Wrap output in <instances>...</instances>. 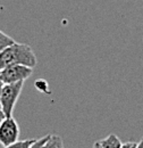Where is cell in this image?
<instances>
[{"label":"cell","instance_id":"1","mask_svg":"<svg viewBox=\"0 0 143 148\" xmlns=\"http://www.w3.org/2000/svg\"><path fill=\"white\" fill-rule=\"evenodd\" d=\"M9 65H24L34 69L36 56L33 49L26 43H13L0 53V70Z\"/></svg>","mask_w":143,"mask_h":148},{"label":"cell","instance_id":"2","mask_svg":"<svg viewBox=\"0 0 143 148\" xmlns=\"http://www.w3.org/2000/svg\"><path fill=\"white\" fill-rule=\"evenodd\" d=\"M24 82L3 84L0 95V107L6 116H13V112L17 103L18 97L22 92Z\"/></svg>","mask_w":143,"mask_h":148},{"label":"cell","instance_id":"3","mask_svg":"<svg viewBox=\"0 0 143 148\" xmlns=\"http://www.w3.org/2000/svg\"><path fill=\"white\" fill-rule=\"evenodd\" d=\"M33 73V69L24 65H9L0 70V80L3 84L24 82Z\"/></svg>","mask_w":143,"mask_h":148},{"label":"cell","instance_id":"4","mask_svg":"<svg viewBox=\"0 0 143 148\" xmlns=\"http://www.w3.org/2000/svg\"><path fill=\"white\" fill-rule=\"evenodd\" d=\"M19 127L13 116H6L0 124V144L7 147L18 141Z\"/></svg>","mask_w":143,"mask_h":148},{"label":"cell","instance_id":"5","mask_svg":"<svg viewBox=\"0 0 143 148\" xmlns=\"http://www.w3.org/2000/svg\"><path fill=\"white\" fill-rule=\"evenodd\" d=\"M99 141H100L101 146L104 148H121L122 144H123V143L119 140V138H118L116 134H114V133L109 134L105 139H101V140H99Z\"/></svg>","mask_w":143,"mask_h":148},{"label":"cell","instance_id":"6","mask_svg":"<svg viewBox=\"0 0 143 148\" xmlns=\"http://www.w3.org/2000/svg\"><path fill=\"white\" fill-rule=\"evenodd\" d=\"M41 148H64L63 139L57 134H50L48 140L41 146Z\"/></svg>","mask_w":143,"mask_h":148},{"label":"cell","instance_id":"7","mask_svg":"<svg viewBox=\"0 0 143 148\" xmlns=\"http://www.w3.org/2000/svg\"><path fill=\"white\" fill-rule=\"evenodd\" d=\"M15 42L16 41L13 38H10L6 33H3L2 31H0V53H2L6 48H8L9 46H12Z\"/></svg>","mask_w":143,"mask_h":148},{"label":"cell","instance_id":"8","mask_svg":"<svg viewBox=\"0 0 143 148\" xmlns=\"http://www.w3.org/2000/svg\"><path fill=\"white\" fill-rule=\"evenodd\" d=\"M35 141V139H29V140H18L16 143L3 148H30V146Z\"/></svg>","mask_w":143,"mask_h":148},{"label":"cell","instance_id":"9","mask_svg":"<svg viewBox=\"0 0 143 148\" xmlns=\"http://www.w3.org/2000/svg\"><path fill=\"white\" fill-rule=\"evenodd\" d=\"M49 136L50 134H47L46 137H43V138H41V139H37V140H35L31 146H30V148H41V146L48 140V138H49Z\"/></svg>","mask_w":143,"mask_h":148},{"label":"cell","instance_id":"10","mask_svg":"<svg viewBox=\"0 0 143 148\" xmlns=\"http://www.w3.org/2000/svg\"><path fill=\"white\" fill-rule=\"evenodd\" d=\"M139 145V143H134V141H128V143H124L122 144L121 148H136Z\"/></svg>","mask_w":143,"mask_h":148},{"label":"cell","instance_id":"11","mask_svg":"<svg viewBox=\"0 0 143 148\" xmlns=\"http://www.w3.org/2000/svg\"><path fill=\"white\" fill-rule=\"evenodd\" d=\"M6 117V115H5V113H3V111L1 110V107H0V124H1V122L3 121V119Z\"/></svg>","mask_w":143,"mask_h":148},{"label":"cell","instance_id":"12","mask_svg":"<svg viewBox=\"0 0 143 148\" xmlns=\"http://www.w3.org/2000/svg\"><path fill=\"white\" fill-rule=\"evenodd\" d=\"M93 148H104V147L101 146L100 141H95V143H94V145H93Z\"/></svg>","mask_w":143,"mask_h":148},{"label":"cell","instance_id":"13","mask_svg":"<svg viewBox=\"0 0 143 148\" xmlns=\"http://www.w3.org/2000/svg\"><path fill=\"white\" fill-rule=\"evenodd\" d=\"M2 87H3V82L0 80V95H1V91H2Z\"/></svg>","mask_w":143,"mask_h":148},{"label":"cell","instance_id":"14","mask_svg":"<svg viewBox=\"0 0 143 148\" xmlns=\"http://www.w3.org/2000/svg\"><path fill=\"white\" fill-rule=\"evenodd\" d=\"M136 148H143V140L139 143V145H138V147H136Z\"/></svg>","mask_w":143,"mask_h":148},{"label":"cell","instance_id":"15","mask_svg":"<svg viewBox=\"0 0 143 148\" xmlns=\"http://www.w3.org/2000/svg\"><path fill=\"white\" fill-rule=\"evenodd\" d=\"M142 140H143V139H142Z\"/></svg>","mask_w":143,"mask_h":148}]
</instances>
